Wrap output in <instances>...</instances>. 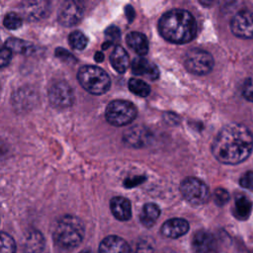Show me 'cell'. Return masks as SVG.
<instances>
[{
	"label": "cell",
	"mask_w": 253,
	"mask_h": 253,
	"mask_svg": "<svg viewBox=\"0 0 253 253\" xmlns=\"http://www.w3.org/2000/svg\"><path fill=\"white\" fill-rule=\"evenodd\" d=\"M158 30L162 38L173 43H186L197 34V23L187 10L172 9L164 13L158 21Z\"/></svg>",
	"instance_id": "7a4b0ae2"
},
{
	"label": "cell",
	"mask_w": 253,
	"mask_h": 253,
	"mask_svg": "<svg viewBox=\"0 0 253 253\" xmlns=\"http://www.w3.org/2000/svg\"><path fill=\"white\" fill-rule=\"evenodd\" d=\"M3 24L7 29L16 30L22 26V18L14 12H10L5 15Z\"/></svg>",
	"instance_id": "484cf974"
},
{
	"label": "cell",
	"mask_w": 253,
	"mask_h": 253,
	"mask_svg": "<svg viewBox=\"0 0 253 253\" xmlns=\"http://www.w3.org/2000/svg\"><path fill=\"white\" fill-rule=\"evenodd\" d=\"M80 85L89 93L101 95L111 87V79L106 71L95 65H84L77 73Z\"/></svg>",
	"instance_id": "277c9868"
},
{
	"label": "cell",
	"mask_w": 253,
	"mask_h": 253,
	"mask_svg": "<svg viewBox=\"0 0 253 253\" xmlns=\"http://www.w3.org/2000/svg\"><path fill=\"white\" fill-rule=\"evenodd\" d=\"M160 215V209L156 204H145L141 210L139 219L145 227H151L154 225Z\"/></svg>",
	"instance_id": "d6986e66"
},
{
	"label": "cell",
	"mask_w": 253,
	"mask_h": 253,
	"mask_svg": "<svg viewBox=\"0 0 253 253\" xmlns=\"http://www.w3.org/2000/svg\"><path fill=\"white\" fill-rule=\"evenodd\" d=\"M125 141L126 143L131 145V146H141L146 140L147 134L144 130V128L136 126L128 129L125 132Z\"/></svg>",
	"instance_id": "603a6c76"
},
{
	"label": "cell",
	"mask_w": 253,
	"mask_h": 253,
	"mask_svg": "<svg viewBox=\"0 0 253 253\" xmlns=\"http://www.w3.org/2000/svg\"><path fill=\"white\" fill-rule=\"evenodd\" d=\"M105 35H106L107 40L109 41L108 43H111V44H112L113 42L117 41V40L120 38L121 33H120V30H119L116 26H111V27H109V28L106 30Z\"/></svg>",
	"instance_id": "4dcf8cb0"
},
{
	"label": "cell",
	"mask_w": 253,
	"mask_h": 253,
	"mask_svg": "<svg viewBox=\"0 0 253 253\" xmlns=\"http://www.w3.org/2000/svg\"><path fill=\"white\" fill-rule=\"evenodd\" d=\"M131 71L136 75H144L151 80H156L159 77L158 67L142 56L133 59L131 63Z\"/></svg>",
	"instance_id": "9a60e30c"
},
{
	"label": "cell",
	"mask_w": 253,
	"mask_h": 253,
	"mask_svg": "<svg viewBox=\"0 0 253 253\" xmlns=\"http://www.w3.org/2000/svg\"><path fill=\"white\" fill-rule=\"evenodd\" d=\"M94 58H95V60H96L97 62H101V61H103V59H104V54H103L101 51H98V52H96Z\"/></svg>",
	"instance_id": "d590c367"
},
{
	"label": "cell",
	"mask_w": 253,
	"mask_h": 253,
	"mask_svg": "<svg viewBox=\"0 0 253 253\" xmlns=\"http://www.w3.org/2000/svg\"><path fill=\"white\" fill-rule=\"evenodd\" d=\"M0 63H1V67H5L6 65L9 64L11 57H12V51L10 49H8L7 47H2L1 52H0Z\"/></svg>",
	"instance_id": "1f68e13d"
},
{
	"label": "cell",
	"mask_w": 253,
	"mask_h": 253,
	"mask_svg": "<svg viewBox=\"0 0 253 253\" xmlns=\"http://www.w3.org/2000/svg\"><path fill=\"white\" fill-rule=\"evenodd\" d=\"M84 236V224L74 215L60 217L53 230L54 242L63 248H73L80 244Z\"/></svg>",
	"instance_id": "3957f363"
},
{
	"label": "cell",
	"mask_w": 253,
	"mask_h": 253,
	"mask_svg": "<svg viewBox=\"0 0 253 253\" xmlns=\"http://www.w3.org/2000/svg\"><path fill=\"white\" fill-rule=\"evenodd\" d=\"M110 61L113 68L119 73H124L129 63L128 55L124 47H122L121 45H117L114 48L110 56Z\"/></svg>",
	"instance_id": "ac0fdd59"
},
{
	"label": "cell",
	"mask_w": 253,
	"mask_h": 253,
	"mask_svg": "<svg viewBox=\"0 0 253 253\" xmlns=\"http://www.w3.org/2000/svg\"><path fill=\"white\" fill-rule=\"evenodd\" d=\"M253 149L251 131L243 125L229 124L223 126L211 144V152L223 164L235 165L246 160Z\"/></svg>",
	"instance_id": "6da1fadb"
},
{
	"label": "cell",
	"mask_w": 253,
	"mask_h": 253,
	"mask_svg": "<svg viewBox=\"0 0 253 253\" xmlns=\"http://www.w3.org/2000/svg\"><path fill=\"white\" fill-rule=\"evenodd\" d=\"M44 246V239L41 232L33 230L31 231L25 241V248L28 253H40Z\"/></svg>",
	"instance_id": "7402d4cb"
},
{
	"label": "cell",
	"mask_w": 253,
	"mask_h": 253,
	"mask_svg": "<svg viewBox=\"0 0 253 253\" xmlns=\"http://www.w3.org/2000/svg\"><path fill=\"white\" fill-rule=\"evenodd\" d=\"M128 89L130 90V92L140 97H146L150 93L149 85L145 81L137 78L129 79Z\"/></svg>",
	"instance_id": "cb8c5ba5"
},
{
	"label": "cell",
	"mask_w": 253,
	"mask_h": 253,
	"mask_svg": "<svg viewBox=\"0 0 253 253\" xmlns=\"http://www.w3.org/2000/svg\"><path fill=\"white\" fill-rule=\"evenodd\" d=\"M242 95L246 100L253 102V75L244 81L242 86Z\"/></svg>",
	"instance_id": "f1b7e54d"
},
{
	"label": "cell",
	"mask_w": 253,
	"mask_h": 253,
	"mask_svg": "<svg viewBox=\"0 0 253 253\" xmlns=\"http://www.w3.org/2000/svg\"><path fill=\"white\" fill-rule=\"evenodd\" d=\"M189 230V223L184 218H171L161 226V233L169 238H177L186 234Z\"/></svg>",
	"instance_id": "5bb4252c"
},
{
	"label": "cell",
	"mask_w": 253,
	"mask_h": 253,
	"mask_svg": "<svg viewBox=\"0 0 253 253\" xmlns=\"http://www.w3.org/2000/svg\"><path fill=\"white\" fill-rule=\"evenodd\" d=\"M55 55H56L57 57L63 59V60H66V58H68V60L74 59L73 55H72L70 52H68L67 50L62 49V48H60V47H58V48L55 50Z\"/></svg>",
	"instance_id": "d6a6232c"
},
{
	"label": "cell",
	"mask_w": 253,
	"mask_h": 253,
	"mask_svg": "<svg viewBox=\"0 0 253 253\" xmlns=\"http://www.w3.org/2000/svg\"><path fill=\"white\" fill-rule=\"evenodd\" d=\"M127 45L133 49L138 55L142 56L148 52L147 38L139 32H130L126 38Z\"/></svg>",
	"instance_id": "e0dca14e"
},
{
	"label": "cell",
	"mask_w": 253,
	"mask_h": 253,
	"mask_svg": "<svg viewBox=\"0 0 253 253\" xmlns=\"http://www.w3.org/2000/svg\"><path fill=\"white\" fill-rule=\"evenodd\" d=\"M68 42L74 49H83L88 42L86 36L80 31H74L68 36Z\"/></svg>",
	"instance_id": "d4e9b609"
},
{
	"label": "cell",
	"mask_w": 253,
	"mask_h": 253,
	"mask_svg": "<svg viewBox=\"0 0 253 253\" xmlns=\"http://www.w3.org/2000/svg\"><path fill=\"white\" fill-rule=\"evenodd\" d=\"M49 3L46 1H24L20 5L22 16L28 21H38L48 14Z\"/></svg>",
	"instance_id": "8fae6325"
},
{
	"label": "cell",
	"mask_w": 253,
	"mask_h": 253,
	"mask_svg": "<svg viewBox=\"0 0 253 253\" xmlns=\"http://www.w3.org/2000/svg\"><path fill=\"white\" fill-rule=\"evenodd\" d=\"M79 253H92V252L89 251V250H82V251L79 252Z\"/></svg>",
	"instance_id": "8d00e7d4"
},
{
	"label": "cell",
	"mask_w": 253,
	"mask_h": 253,
	"mask_svg": "<svg viewBox=\"0 0 253 253\" xmlns=\"http://www.w3.org/2000/svg\"><path fill=\"white\" fill-rule=\"evenodd\" d=\"M239 184L242 188L253 191V172L248 171L244 173L239 179Z\"/></svg>",
	"instance_id": "f546056e"
},
{
	"label": "cell",
	"mask_w": 253,
	"mask_h": 253,
	"mask_svg": "<svg viewBox=\"0 0 253 253\" xmlns=\"http://www.w3.org/2000/svg\"><path fill=\"white\" fill-rule=\"evenodd\" d=\"M213 200L217 206H223L229 201V194L226 190L218 188L213 193Z\"/></svg>",
	"instance_id": "83f0119b"
},
{
	"label": "cell",
	"mask_w": 253,
	"mask_h": 253,
	"mask_svg": "<svg viewBox=\"0 0 253 253\" xmlns=\"http://www.w3.org/2000/svg\"><path fill=\"white\" fill-rule=\"evenodd\" d=\"M192 245L197 253H216L217 251V241L215 237L207 230L196 232L193 237Z\"/></svg>",
	"instance_id": "7c38bea8"
},
{
	"label": "cell",
	"mask_w": 253,
	"mask_h": 253,
	"mask_svg": "<svg viewBox=\"0 0 253 253\" xmlns=\"http://www.w3.org/2000/svg\"><path fill=\"white\" fill-rule=\"evenodd\" d=\"M252 211V203L245 196H238L235 199L233 214L238 219H247Z\"/></svg>",
	"instance_id": "44dd1931"
},
{
	"label": "cell",
	"mask_w": 253,
	"mask_h": 253,
	"mask_svg": "<svg viewBox=\"0 0 253 253\" xmlns=\"http://www.w3.org/2000/svg\"><path fill=\"white\" fill-rule=\"evenodd\" d=\"M143 179L144 178H142V177H135V178H132V179H127V180L125 181L126 182L125 186L128 187V188H131V187L136 186L137 184L141 183L143 181Z\"/></svg>",
	"instance_id": "836d02e7"
},
{
	"label": "cell",
	"mask_w": 253,
	"mask_h": 253,
	"mask_svg": "<svg viewBox=\"0 0 253 253\" xmlns=\"http://www.w3.org/2000/svg\"><path fill=\"white\" fill-rule=\"evenodd\" d=\"M1 253H16L14 239L7 233H1Z\"/></svg>",
	"instance_id": "4316f807"
},
{
	"label": "cell",
	"mask_w": 253,
	"mask_h": 253,
	"mask_svg": "<svg viewBox=\"0 0 253 253\" xmlns=\"http://www.w3.org/2000/svg\"><path fill=\"white\" fill-rule=\"evenodd\" d=\"M180 192L183 198L194 206H201L210 198L209 187L196 177H187L180 184Z\"/></svg>",
	"instance_id": "8992f818"
},
{
	"label": "cell",
	"mask_w": 253,
	"mask_h": 253,
	"mask_svg": "<svg viewBox=\"0 0 253 253\" xmlns=\"http://www.w3.org/2000/svg\"><path fill=\"white\" fill-rule=\"evenodd\" d=\"M126 17L128 18V21H131L132 18L134 17V11L130 6L126 7Z\"/></svg>",
	"instance_id": "e575fe53"
},
{
	"label": "cell",
	"mask_w": 253,
	"mask_h": 253,
	"mask_svg": "<svg viewBox=\"0 0 253 253\" xmlns=\"http://www.w3.org/2000/svg\"><path fill=\"white\" fill-rule=\"evenodd\" d=\"M184 64L186 69L195 75H205L213 67V58L210 52L202 48L187 51Z\"/></svg>",
	"instance_id": "52a82bcc"
},
{
	"label": "cell",
	"mask_w": 253,
	"mask_h": 253,
	"mask_svg": "<svg viewBox=\"0 0 253 253\" xmlns=\"http://www.w3.org/2000/svg\"><path fill=\"white\" fill-rule=\"evenodd\" d=\"M110 208L114 216L122 221L127 220L131 216L130 202L124 197H115L110 202Z\"/></svg>",
	"instance_id": "2e32d148"
},
{
	"label": "cell",
	"mask_w": 253,
	"mask_h": 253,
	"mask_svg": "<svg viewBox=\"0 0 253 253\" xmlns=\"http://www.w3.org/2000/svg\"><path fill=\"white\" fill-rule=\"evenodd\" d=\"M99 253H131V250L129 245L123 238L110 235L101 241Z\"/></svg>",
	"instance_id": "4fadbf2b"
},
{
	"label": "cell",
	"mask_w": 253,
	"mask_h": 253,
	"mask_svg": "<svg viewBox=\"0 0 253 253\" xmlns=\"http://www.w3.org/2000/svg\"><path fill=\"white\" fill-rule=\"evenodd\" d=\"M230 29L238 38L253 39V11L241 10L236 13L230 22Z\"/></svg>",
	"instance_id": "9c48e42d"
},
{
	"label": "cell",
	"mask_w": 253,
	"mask_h": 253,
	"mask_svg": "<svg viewBox=\"0 0 253 253\" xmlns=\"http://www.w3.org/2000/svg\"><path fill=\"white\" fill-rule=\"evenodd\" d=\"M5 47L10 49L11 51L26 54V55L32 54L35 50V46L33 43L24 40L16 39V38L7 39L5 42Z\"/></svg>",
	"instance_id": "ffe728a7"
},
{
	"label": "cell",
	"mask_w": 253,
	"mask_h": 253,
	"mask_svg": "<svg viewBox=\"0 0 253 253\" xmlns=\"http://www.w3.org/2000/svg\"><path fill=\"white\" fill-rule=\"evenodd\" d=\"M48 99L51 105L58 109L70 107L74 102L73 90L68 83L62 80L55 81L48 88Z\"/></svg>",
	"instance_id": "ba28073f"
},
{
	"label": "cell",
	"mask_w": 253,
	"mask_h": 253,
	"mask_svg": "<svg viewBox=\"0 0 253 253\" xmlns=\"http://www.w3.org/2000/svg\"><path fill=\"white\" fill-rule=\"evenodd\" d=\"M83 14L82 6L76 1L63 2L58 10V22L64 27H71L76 25Z\"/></svg>",
	"instance_id": "30bf717a"
},
{
	"label": "cell",
	"mask_w": 253,
	"mask_h": 253,
	"mask_svg": "<svg viewBox=\"0 0 253 253\" xmlns=\"http://www.w3.org/2000/svg\"><path fill=\"white\" fill-rule=\"evenodd\" d=\"M136 114L135 106L131 102L126 100H114L110 102L105 112L107 121L116 126L130 124L135 119Z\"/></svg>",
	"instance_id": "5b68a950"
}]
</instances>
